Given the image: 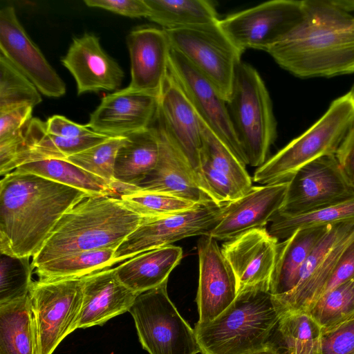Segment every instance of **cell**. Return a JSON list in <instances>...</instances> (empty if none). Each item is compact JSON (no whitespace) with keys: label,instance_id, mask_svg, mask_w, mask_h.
Here are the masks:
<instances>
[{"label":"cell","instance_id":"obj_29","mask_svg":"<svg viewBox=\"0 0 354 354\" xmlns=\"http://www.w3.org/2000/svg\"><path fill=\"white\" fill-rule=\"evenodd\" d=\"M14 171L34 174L92 195L118 197L114 184L66 160H39L21 165Z\"/></svg>","mask_w":354,"mask_h":354},{"label":"cell","instance_id":"obj_21","mask_svg":"<svg viewBox=\"0 0 354 354\" xmlns=\"http://www.w3.org/2000/svg\"><path fill=\"white\" fill-rule=\"evenodd\" d=\"M153 125L160 140L158 160L153 171L136 189L167 194L198 204L214 202L202 189L193 169L174 141L160 126L155 122Z\"/></svg>","mask_w":354,"mask_h":354},{"label":"cell","instance_id":"obj_40","mask_svg":"<svg viewBox=\"0 0 354 354\" xmlns=\"http://www.w3.org/2000/svg\"><path fill=\"white\" fill-rule=\"evenodd\" d=\"M323 354H354V314L323 330Z\"/></svg>","mask_w":354,"mask_h":354},{"label":"cell","instance_id":"obj_3","mask_svg":"<svg viewBox=\"0 0 354 354\" xmlns=\"http://www.w3.org/2000/svg\"><path fill=\"white\" fill-rule=\"evenodd\" d=\"M145 218L119 198L90 196L59 220L41 250L32 258L33 269L66 254L102 248H116Z\"/></svg>","mask_w":354,"mask_h":354},{"label":"cell","instance_id":"obj_43","mask_svg":"<svg viewBox=\"0 0 354 354\" xmlns=\"http://www.w3.org/2000/svg\"><path fill=\"white\" fill-rule=\"evenodd\" d=\"M33 107L23 106L0 112V141L20 131L32 118Z\"/></svg>","mask_w":354,"mask_h":354},{"label":"cell","instance_id":"obj_44","mask_svg":"<svg viewBox=\"0 0 354 354\" xmlns=\"http://www.w3.org/2000/svg\"><path fill=\"white\" fill-rule=\"evenodd\" d=\"M353 278H354V236L342 252L322 295Z\"/></svg>","mask_w":354,"mask_h":354},{"label":"cell","instance_id":"obj_47","mask_svg":"<svg viewBox=\"0 0 354 354\" xmlns=\"http://www.w3.org/2000/svg\"><path fill=\"white\" fill-rule=\"evenodd\" d=\"M341 8L348 12L354 11V0H333Z\"/></svg>","mask_w":354,"mask_h":354},{"label":"cell","instance_id":"obj_30","mask_svg":"<svg viewBox=\"0 0 354 354\" xmlns=\"http://www.w3.org/2000/svg\"><path fill=\"white\" fill-rule=\"evenodd\" d=\"M149 10L148 19L173 30L218 22V13L207 0H145Z\"/></svg>","mask_w":354,"mask_h":354},{"label":"cell","instance_id":"obj_12","mask_svg":"<svg viewBox=\"0 0 354 354\" xmlns=\"http://www.w3.org/2000/svg\"><path fill=\"white\" fill-rule=\"evenodd\" d=\"M303 1L273 0L231 14L218 26L240 50L266 51L299 22Z\"/></svg>","mask_w":354,"mask_h":354},{"label":"cell","instance_id":"obj_11","mask_svg":"<svg viewBox=\"0 0 354 354\" xmlns=\"http://www.w3.org/2000/svg\"><path fill=\"white\" fill-rule=\"evenodd\" d=\"M354 196V186L335 154L322 156L301 167L289 180L277 212L297 216L321 209Z\"/></svg>","mask_w":354,"mask_h":354},{"label":"cell","instance_id":"obj_14","mask_svg":"<svg viewBox=\"0 0 354 354\" xmlns=\"http://www.w3.org/2000/svg\"><path fill=\"white\" fill-rule=\"evenodd\" d=\"M168 70L187 97L198 117L243 164L247 165L230 118L227 102L215 86L171 48Z\"/></svg>","mask_w":354,"mask_h":354},{"label":"cell","instance_id":"obj_36","mask_svg":"<svg viewBox=\"0 0 354 354\" xmlns=\"http://www.w3.org/2000/svg\"><path fill=\"white\" fill-rule=\"evenodd\" d=\"M323 330L354 314V278L324 294L308 313Z\"/></svg>","mask_w":354,"mask_h":354},{"label":"cell","instance_id":"obj_6","mask_svg":"<svg viewBox=\"0 0 354 354\" xmlns=\"http://www.w3.org/2000/svg\"><path fill=\"white\" fill-rule=\"evenodd\" d=\"M227 104L247 165L259 167L277 138V122L268 91L251 65H237Z\"/></svg>","mask_w":354,"mask_h":354},{"label":"cell","instance_id":"obj_46","mask_svg":"<svg viewBox=\"0 0 354 354\" xmlns=\"http://www.w3.org/2000/svg\"><path fill=\"white\" fill-rule=\"evenodd\" d=\"M335 155L346 175L352 180L354 177V122Z\"/></svg>","mask_w":354,"mask_h":354},{"label":"cell","instance_id":"obj_16","mask_svg":"<svg viewBox=\"0 0 354 354\" xmlns=\"http://www.w3.org/2000/svg\"><path fill=\"white\" fill-rule=\"evenodd\" d=\"M0 54L28 78L44 95L51 97L64 95V82L30 39L8 6L0 10Z\"/></svg>","mask_w":354,"mask_h":354},{"label":"cell","instance_id":"obj_2","mask_svg":"<svg viewBox=\"0 0 354 354\" xmlns=\"http://www.w3.org/2000/svg\"><path fill=\"white\" fill-rule=\"evenodd\" d=\"M267 53L300 78L354 73V15L333 0H304L303 16Z\"/></svg>","mask_w":354,"mask_h":354},{"label":"cell","instance_id":"obj_28","mask_svg":"<svg viewBox=\"0 0 354 354\" xmlns=\"http://www.w3.org/2000/svg\"><path fill=\"white\" fill-rule=\"evenodd\" d=\"M0 354H38L35 317L29 293L0 304Z\"/></svg>","mask_w":354,"mask_h":354},{"label":"cell","instance_id":"obj_48","mask_svg":"<svg viewBox=\"0 0 354 354\" xmlns=\"http://www.w3.org/2000/svg\"><path fill=\"white\" fill-rule=\"evenodd\" d=\"M250 354H283L272 344L267 347Z\"/></svg>","mask_w":354,"mask_h":354},{"label":"cell","instance_id":"obj_45","mask_svg":"<svg viewBox=\"0 0 354 354\" xmlns=\"http://www.w3.org/2000/svg\"><path fill=\"white\" fill-rule=\"evenodd\" d=\"M45 126L47 133L66 138H80L97 133L86 124L75 123L59 115H54L49 118L45 122Z\"/></svg>","mask_w":354,"mask_h":354},{"label":"cell","instance_id":"obj_1","mask_svg":"<svg viewBox=\"0 0 354 354\" xmlns=\"http://www.w3.org/2000/svg\"><path fill=\"white\" fill-rule=\"evenodd\" d=\"M93 196L40 176L12 171L0 182V252L30 258L61 217Z\"/></svg>","mask_w":354,"mask_h":354},{"label":"cell","instance_id":"obj_24","mask_svg":"<svg viewBox=\"0 0 354 354\" xmlns=\"http://www.w3.org/2000/svg\"><path fill=\"white\" fill-rule=\"evenodd\" d=\"M82 302L75 329L102 326L129 311L138 294L118 279L114 268L82 277Z\"/></svg>","mask_w":354,"mask_h":354},{"label":"cell","instance_id":"obj_32","mask_svg":"<svg viewBox=\"0 0 354 354\" xmlns=\"http://www.w3.org/2000/svg\"><path fill=\"white\" fill-rule=\"evenodd\" d=\"M277 330L286 354H323L322 328L308 313H285Z\"/></svg>","mask_w":354,"mask_h":354},{"label":"cell","instance_id":"obj_20","mask_svg":"<svg viewBox=\"0 0 354 354\" xmlns=\"http://www.w3.org/2000/svg\"><path fill=\"white\" fill-rule=\"evenodd\" d=\"M61 61L73 76L78 95L117 91L122 84L123 70L103 50L98 37L93 34L85 33L75 38Z\"/></svg>","mask_w":354,"mask_h":354},{"label":"cell","instance_id":"obj_10","mask_svg":"<svg viewBox=\"0 0 354 354\" xmlns=\"http://www.w3.org/2000/svg\"><path fill=\"white\" fill-rule=\"evenodd\" d=\"M82 277L32 281L29 295L35 314L38 354H52L73 332L82 302Z\"/></svg>","mask_w":354,"mask_h":354},{"label":"cell","instance_id":"obj_9","mask_svg":"<svg viewBox=\"0 0 354 354\" xmlns=\"http://www.w3.org/2000/svg\"><path fill=\"white\" fill-rule=\"evenodd\" d=\"M227 204L209 202L169 216L145 218L116 248L113 263L189 236L209 235L223 217Z\"/></svg>","mask_w":354,"mask_h":354},{"label":"cell","instance_id":"obj_42","mask_svg":"<svg viewBox=\"0 0 354 354\" xmlns=\"http://www.w3.org/2000/svg\"><path fill=\"white\" fill-rule=\"evenodd\" d=\"M88 7L100 8L131 18L148 17L149 10L145 0H85Z\"/></svg>","mask_w":354,"mask_h":354},{"label":"cell","instance_id":"obj_27","mask_svg":"<svg viewBox=\"0 0 354 354\" xmlns=\"http://www.w3.org/2000/svg\"><path fill=\"white\" fill-rule=\"evenodd\" d=\"M159 153V136L153 125L127 136L116 156L115 181L136 187L155 169Z\"/></svg>","mask_w":354,"mask_h":354},{"label":"cell","instance_id":"obj_23","mask_svg":"<svg viewBox=\"0 0 354 354\" xmlns=\"http://www.w3.org/2000/svg\"><path fill=\"white\" fill-rule=\"evenodd\" d=\"M278 241L263 227L245 232L222 245L221 251L236 277L238 292L270 282Z\"/></svg>","mask_w":354,"mask_h":354},{"label":"cell","instance_id":"obj_22","mask_svg":"<svg viewBox=\"0 0 354 354\" xmlns=\"http://www.w3.org/2000/svg\"><path fill=\"white\" fill-rule=\"evenodd\" d=\"M127 44L131 61L129 89L160 95L168 73L171 46L164 29L143 27L130 32Z\"/></svg>","mask_w":354,"mask_h":354},{"label":"cell","instance_id":"obj_49","mask_svg":"<svg viewBox=\"0 0 354 354\" xmlns=\"http://www.w3.org/2000/svg\"><path fill=\"white\" fill-rule=\"evenodd\" d=\"M351 182H352L353 185L354 186V177H353V178L352 179Z\"/></svg>","mask_w":354,"mask_h":354},{"label":"cell","instance_id":"obj_17","mask_svg":"<svg viewBox=\"0 0 354 354\" xmlns=\"http://www.w3.org/2000/svg\"><path fill=\"white\" fill-rule=\"evenodd\" d=\"M199 280L196 303L198 323H207L219 315L236 299L238 284L235 274L216 239L201 236L197 242Z\"/></svg>","mask_w":354,"mask_h":354},{"label":"cell","instance_id":"obj_39","mask_svg":"<svg viewBox=\"0 0 354 354\" xmlns=\"http://www.w3.org/2000/svg\"><path fill=\"white\" fill-rule=\"evenodd\" d=\"M29 259L1 254L0 304L29 293L33 270Z\"/></svg>","mask_w":354,"mask_h":354},{"label":"cell","instance_id":"obj_5","mask_svg":"<svg viewBox=\"0 0 354 354\" xmlns=\"http://www.w3.org/2000/svg\"><path fill=\"white\" fill-rule=\"evenodd\" d=\"M353 122L354 84L307 130L258 167L253 180L263 185L289 181L306 164L336 154Z\"/></svg>","mask_w":354,"mask_h":354},{"label":"cell","instance_id":"obj_25","mask_svg":"<svg viewBox=\"0 0 354 354\" xmlns=\"http://www.w3.org/2000/svg\"><path fill=\"white\" fill-rule=\"evenodd\" d=\"M330 225L300 228L278 242L270 292L278 301L296 286L299 273L308 257L326 233Z\"/></svg>","mask_w":354,"mask_h":354},{"label":"cell","instance_id":"obj_13","mask_svg":"<svg viewBox=\"0 0 354 354\" xmlns=\"http://www.w3.org/2000/svg\"><path fill=\"white\" fill-rule=\"evenodd\" d=\"M354 236V221L330 225L299 273L296 286L276 301L283 310L309 313L333 272L342 252Z\"/></svg>","mask_w":354,"mask_h":354},{"label":"cell","instance_id":"obj_33","mask_svg":"<svg viewBox=\"0 0 354 354\" xmlns=\"http://www.w3.org/2000/svg\"><path fill=\"white\" fill-rule=\"evenodd\" d=\"M350 221H354V196L304 214L285 216L277 213L270 221L268 232L277 240H283L300 228L330 225Z\"/></svg>","mask_w":354,"mask_h":354},{"label":"cell","instance_id":"obj_18","mask_svg":"<svg viewBox=\"0 0 354 354\" xmlns=\"http://www.w3.org/2000/svg\"><path fill=\"white\" fill-rule=\"evenodd\" d=\"M159 96L128 87L107 95L91 114L87 127L109 137L147 129L156 120Z\"/></svg>","mask_w":354,"mask_h":354},{"label":"cell","instance_id":"obj_41","mask_svg":"<svg viewBox=\"0 0 354 354\" xmlns=\"http://www.w3.org/2000/svg\"><path fill=\"white\" fill-rule=\"evenodd\" d=\"M201 161L205 179L219 203H229L244 195L228 176L217 171L207 160Z\"/></svg>","mask_w":354,"mask_h":354},{"label":"cell","instance_id":"obj_31","mask_svg":"<svg viewBox=\"0 0 354 354\" xmlns=\"http://www.w3.org/2000/svg\"><path fill=\"white\" fill-rule=\"evenodd\" d=\"M115 251L102 248L71 253L37 267L35 272L41 281L82 277L110 268L114 265Z\"/></svg>","mask_w":354,"mask_h":354},{"label":"cell","instance_id":"obj_19","mask_svg":"<svg viewBox=\"0 0 354 354\" xmlns=\"http://www.w3.org/2000/svg\"><path fill=\"white\" fill-rule=\"evenodd\" d=\"M288 181L252 186L238 199L227 203L224 214L209 235L231 240L253 229L265 227L282 207Z\"/></svg>","mask_w":354,"mask_h":354},{"label":"cell","instance_id":"obj_8","mask_svg":"<svg viewBox=\"0 0 354 354\" xmlns=\"http://www.w3.org/2000/svg\"><path fill=\"white\" fill-rule=\"evenodd\" d=\"M218 22L165 30L171 48L206 77L227 102L243 52L232 42Z\"/></svg>","mask_w":354,"mask_h":354},{"label":"cell","instance_id":"obj_26","mask_svg":"<svg viewBox=\"0 0 354 354\" xmlns=\"http://www.w3.org/2000/svg\"><path fill=\"white\" fill-rule=\"evenodd\" d=\"M182 257V248L171 245L139 254L114 269L121 283L139 295L167 282Z\"/></svg>","mask_w":354,"mask_h":354},{"label":"cell","instance_id":"obj_34","mask_svg":"<svg viewBox=\"0 0 354 354\" xmlns=\"http://www.w3.org/2000/svg\"><path fill=\"white\" fill-rule=\"evenodd\" d=\"M200 121L203 133L201 160H207L214 169L233 180L244 194H246L252 187V182L245 165L201 118Z\"/></svg>","mask_w":354,"mask_h":354},{"label":"cell","instance_id":"obj_4","mask_svg":"<svg viewBox=\"0 0 354 354\" xmlns=\"http://www.w3.org/2000/svg\"><path fill=\"white\" fill-rule=\"evenodd\" d=\"M283 314L269 281L238 292L234 301L207 323L195 324L202 354H250L270 344Z\"/></svg>","mask_w":354,"mask_h":354},{"label":"cell","instance_id":"obj_15","mask_svg":"<svg viewBox=\"0 0 354 354\" xmlns=\"http://www.w3.org/2000/svg\"><path fill=\"white\" fill-rule=\"evenodd\" d=\"M154 122L167 133L183 152L204 192L216 203L222 204L209 187L202 171L203 133L200 118L169 70L159 95Z\"/></svg>","mask_w":354,"mask_h":354},{"label":"cell","instance_id":"obj_35","mask_svg":"<svg viewBox=\"0 0 354 354\" xmlns=\"http://www.w3.org/2000/svg\"><path fill=\"white\" fill-rule=\"evenodd\" d=\"M41 102L39 90L8 59L0 54V112Z\"/></svg>","mask_w":354,"mask_h":354},{"label":"cell","instance_id":"obj_37","mask_svg":"<svg viewBox=\"0 0 354 354\" xmlns=\"http://www.w3.org/2000/svg\"><path fill=\"white\" fill-rule=\"evenodd\" d=\"M120 198L131 210L145 218L169 216L199 205L172 195L140 189L121 195Z\"/></svg>","mask_w":354,"mask_h":354},{"label":"cell","instance_id":"obj_7","mask_svg":"<svg viewBox=\"0 0 354 354\" xmlns=\"http://www.w3.org/2000/svg\"><path fill=\"white\" fill-rule=\"evenodd\" d=\"M167 282L139 294L129 310L142 348L149 354H197L194 329L169 297Z\"/></svg>","mask_w":354,"mask_h":354},{"label":"cell","instance_id":"obj_38","mask_svg":"<svg viewBox=\"0 0 354 354\" xmlns=\"http://www.w3.org/2000/svg\"><path fill=\"white\" fill-rule=\"evenodd\" d=\"M126 136L110 137L104 142L65 160L115 185L114 167L118 151Z\"/></svg>","mask_w":354,"mask_h":354}]
</instances>
